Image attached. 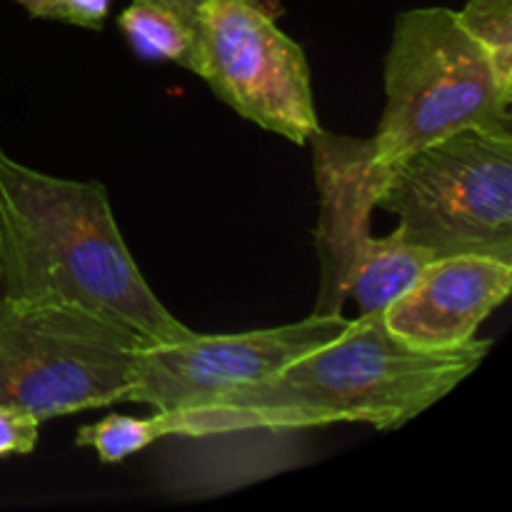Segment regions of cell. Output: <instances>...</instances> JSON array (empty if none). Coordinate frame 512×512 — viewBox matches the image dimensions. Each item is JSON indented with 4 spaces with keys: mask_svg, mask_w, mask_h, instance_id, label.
Listing matches in <instances>:
<instances>
[{
    "mask_svg": "<svg viewBox=\"0 0 512 512\" xmlns=\"http://www.w3.org/2000/svg\"><path fill=\"white\" fill-rule=\"evenodd\" d=\"M385 110L375 163L393 170L425 145L463 130L512 138V83L448 8L398 15L385 58Z\"/></svg>",
    "mask_w": 512,
    "mask_h": 512,
    "instance_id": "3",
    "label": "cell"
},
{
    "mask_svg": "<svg viewBox=\"0 0 512 512\" xmlns=\"http://www.w3.org/2000/svg\"><path fill=\"white\" fill-rule=\"evenodd\" d=\"M493 340L445 353L405 345L383 313L358 315L343 335L300 355L268 378L238 385L198 408L163 415L165 435L240 428L310 430L330 423L400 428L475 373Z\"/></svg>",
    "mask_w": 512,
    "mask_h": 512,
    "instance_id": "1",
    "label": "cell"
},
{
    "mask_svg": "<svg viewBox=\"0 0 512 512\" xmlns=\"http://www.w3.org/2000/svg\"><path fill=\"white\" fill-rule=\"evenodd\" d=\"M378 208L415 245L512 265V138L463 130L393 165Z\"/></svg>",
    "mask_w": 512,
    "mask_h": 512,
    "instance_id": "5",
    "label": "cell"
},
{
    "mask_svg": "<svg viewBox=\"0 0 512 512\" xmlns=\"http://www.w3.org/2000/svg\"><path fill=\"white\" fill-rule=\"evenodd\" d=\"M40 420L10 405H0V458L30 455L38 445Z\"/></svg>",
    "mask_w": 512,
    "mask_h": 512,
    "instance_id": "16",
    "label": "cell"
},
{
    "mask_svg": "<svg viewBox=\"0 0 512 512\" xmlns=\"http://www.w3.org/2000/svg\"><path fill=\"white\" fill-rule=\"evenodd\" d=\"M435 258L433 250L410 243L400 230L385 238L370 235L350 275L348 300H355L360 315L385 313Z\"/></svg>",
    "mask_w": 512,
    "mask_h": 512,
    "instance_id": "11",
    "label": "cell"
},
{
    "mask_svg": "<svg viewBox=\"0 0 512 512\" xmlns=\"http://www.w3.org/2000/svg\"><path fill=\"white\" fill-rule=\"evenodd\" d=\"M110 0H40L33 18L60 20L78 28L100 30L108 18Z\"/></svg>",
    "mask_w": 512,
    "mask_h": 512,
    "instance_id": "15",
    "label": "cell"
},
{
    "mask_svg": "<svg viewBox=\"0 0 512 512\" xmlns=\"http://www.w3.org/2000/svg\"><path fill=\"white\" fill-rule=\"evenodd\" d=\"M160 438H165V425L160 413L150 415V418L113 413L98 423L80 428L75 445L93 448L103 463L115 465L123 463L130 455L153 448Z\"/></svg>",
    "mask_w": 512,
    "mask_h": 512,
    "instance_id": "13",
    "label": "cell"
},
{
    "mask_svg": "<svg viewBox=\"0 0 512 512\" xmlns=\"http://www.w3.org/2000/svg\"><path fill=\"white\" fill-rule=\"evenodd\" d=\"M295 428H240L200 435H165L160 483L170 495L208 498L298 468L305 460Z\"/></svg>",
    "mask_w": 512,
    "mask_h": 512,
    "instance_id": "10",
    "label": "cell"
},
{
    "mask_svg": "<svg viewBox=\"0 0 512 512\" xmlns=\"http://www.w3.org/2000/svg\"><path fill=\"white\" fill-rule=\"evenodd\" d=\"M0 300H58L133 330L148 345L193 338L125 245L100 183L55 178L0 148Z\"/></svg>",
    "mask_w": 512,
    "mask_h": 512,
    "instance_id": "2",
    "label": "cell"
},
{
    "mask_svg": "<svg viewBox=\"0 0 512 512\" xmlns=\"http://www.w3.org/2000/svg\"><path fill=\"white\" fill-rule=\"evenodd\" d=\"M198 10V0H133L120 13L118 25L143 60H168L190 70Z\"/></svg>",
    "mask_w": 512,
    "mask_h": 512,
    "instance_id": "12",
    "label": "cell"
},
{
    "mask_svg": "<svg viewBox=\"0 0 512 512\" xmlns=\"http://www.w3.org/2000/svg\"><path fill=\"white\" fill-rule=\"evenodd\" d=\"M15 3H20V5H23L25 10H28L30 15H33V10L38 8V3H40V0H15Z\"/></svg>",
    "mask_w": 512,
    "mask_h": 512,
    "instance_id": "18",
    "label": "cell"
},
{
    "mask_svg": "<svg viewBox=\"0 0 512 512\" xmlns=\"http://www.w3.org/2000/svg\"><path fill=\"white\" fill-rule=\"evenodd\" d=\"M190 70L238 115L305 145L320 130L303 48L253 0H203Z\"/></svg>",
    "mask_w": 512,
    "mask_h": 512,
    "instance_id": "6",
    "label": "cell"
},
{
    "mask_svg": "<svg viewBox=\"0 0 512 512\" xmlns=\"http://www.w3.org/2000/svg\"><path fill=\"white\" fill-rule=\"evenodd\" d=\"M510 290V263L488 255H445L388 305L383 320L410 348L445 353L475 340L483 320L508 300Z\"/></svg>",
    "mask_w": 512,
    "mask_h": 512,
    "instance_id": "9",
    "label": "cell"
},
{
    "mask_svg": "<svg viewBox=\"0 0 512 512\" xmlns=\"http://www.w3.org/2000/svg\"><path fill=\"white\" fill-rule=\"evenodd\" d=\"M308 143L313 145L320 190V223L315 230L320 298L313 313L343 315L350 275L370 238V218L390 170L375 163L373 138H350L320 128Z\"/></svg>",
    "mask_w": 512,
    "mask_h": 512,
    "instance_id": "8",
    "label": "cell"
},
{
    "mask_svg": "<svg viewBox=\"0 0 512 512\" xmlns=\"http://www.w3.org/2000/svg\"><path fill=\"white\" fill-rule=\"evenodd\" d=\"M345 315H308L298 323L250 333L203 335L173 345H148L135 360L125 403L155 413L198 408L238 385L268 378L300 355L345 333Z\"/></svg>",
    "mask_w": 512,
    "mask_h": 512,
    "instance_id": "7",
    "label": "cell"
},
{
    "mask_svg": "<svg viewBox=\"0 0 512 512\" xmlns=\"http://www.w3.org/2000/svg\"><path fill=\"white\" fill-rule=\"evenodd\" d=\"M455 13L463 28L483 45L503 80L512 83V0H468Z\"/></svg>",
    "mask_w": 512,
    "mask_h": 512,
    "instance_id": "14",
    "label": "cell"
},
{
    "mask_svg": "<svg viewBox=\"0 0 512 512\" xmlns=\"http://www.w3.org/2000/svg\"><path fill=\"white\" fill-rule=\"evenodd\" d=\"M143 338L58 300H0V405L40 423L123 403Z\"/></svg>",
    "mask_w": 512,
    "mask_h": 512,
    "instance_id": "4",
    "label": "cell"
},
{
    "mask_svg": "<svg viewBox=\"0 0 512 512\" xmlns=\"http://www.w3.org/2000/svg\"><path fill=\"white\" fill-rule=\"evenodd\" d=\"M198 3H203V0H198ZM253 3L260 5L263 10H268L270 15H278V10H280L278 0H253Z\"/></svg>",
    "mask_w": 512,
    "mask_h": 512,
    "instance_id": "17",
    "label": "cell"
}]
</instances>
